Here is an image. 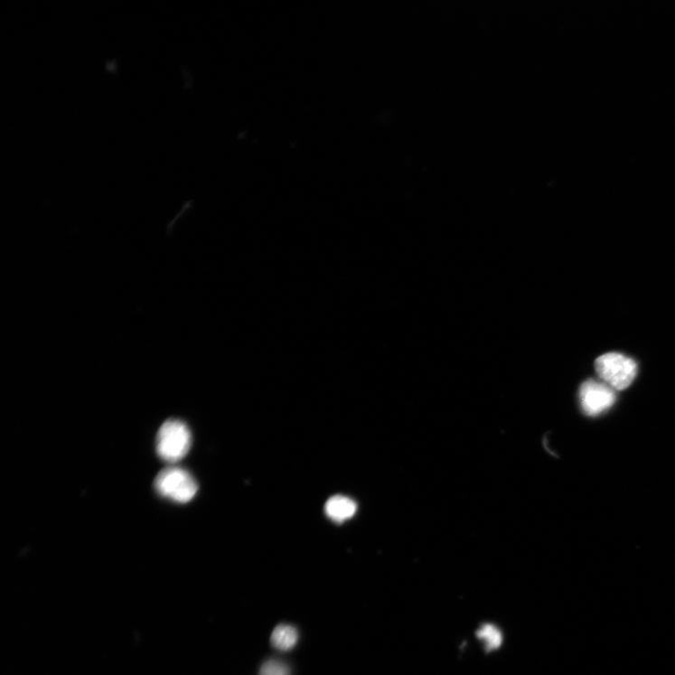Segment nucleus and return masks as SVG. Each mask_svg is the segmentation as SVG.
Returning <instances> with one entry per match:
<instances>
[{"label": "nucleus", "instance_id": "nucleus-4", "mask_svg": "<svg viewBox=\"0 0 675 675\" xmlns=\"http://www.w3.org/2000/svg\"><path fill=\"white\" fill-rule=\"evenodd\" d=\"M579 398L584 413L590 417L606 412L616 401L614 389L595 380L586 381L581 386Z\"/></svg>", "mask_w": 675, "mask_h": 675}, {"label": "nucleus", "instance_id": "nucleus-1", "mask_svg": "<svg viewBox=\"0 0 675 675\" xmlns=\"http://www.w3.org/2000/svg\"><path fill=\"white\" fill-rule=\"evenodd\" d=\"M156 445L161 459L168 463H177L190 452L192 435L184 422L170 419L162 425Z\"/></svg>", "mask_w": 675, "mask_h": 675}, {"label": "nucleus", "instance_id": "nucleus-3", "mask_svg": "<svg viewBox=\"0 0 675 675\" xmlns=\"http://www.w3.org/2000/svg\"><path fill=\"white\" fill-rule=\"evenodd\" d=\"M158 493L172 502L188 503L196 495L198 485L186 470L179 467H169L158 474L155 480Z\"/></svg>", "mask_w": 675, "mask_h": 675}, {"label": "nucleus", "instance_id": "nucleus-5", "mask_svg": "<svg viewBox=\"0 0 675 675\" xmlns=\"http://www.w3.org/2000/svg\"><path fill=\"white\" fill-rule=\"evenodd\" d=\"M358 511L354 500L343 495H335L328 500L324 511L335 522H343L353 518Z\"/></svg>", "mask_w": 675, "mask_h": 675}, {"label": "nucleus", "instance_id": "nucleus-6", "mask_svg": "<svg viewBox=\"0 0 675 675\" xmlns=\"http://www.w3.org/2000/svg\"><path fill=\"white\" fill-rule=\"evenodd\" d=\"M298 641L296 630L289 624H280L271 635V643L281 652H288Z\"/></svg>", "mask_w": 675, "mask_h": 675}, {"label": "nucleus", "instance_id": "nucleus-8", "mask_svg": "<svg viewBox=\"0 0 675 675\" xmlns=\"http://www.w3.org/2000/svg\"><path fill=\"white\" fill-rule=\"evenodd\" d=\"M260 675H290L288 667L279 661H268L263 664Z\"/></svg>", "mask_w": 675, "mask_h": 675}, {"label": "nucleus", "instance_id": "nucleus-2", "mask_svg": "<svg viewBox=\"0 0 675 675\" xmlns=\"http://www.w3.org/2000/svg\"><path fill=\"white\" fill-rule=\"evenodd\" d=\"M598 377L614 390L628 389L634 381L638 366L631 358L619 353L600 356L595 363Z\"/></svg>", "mask_w": 675, "mask_h": 675}, {"label": "nucleus", "instance_id": "nucleus-7", "mask_svg": "<svg viewBox=\"0 0 675 675\" xmlns=\"http://www.w3.org/2000/svg\"><path fill=\"white\" fill-rule=\"evenodd\" d=\"M477 636L484 642L487 652H493L503 642V635L493 624L485 623L478 631Z\"/></svg>", "mask_w": 675, "mask_h": 675}]
</instances>
